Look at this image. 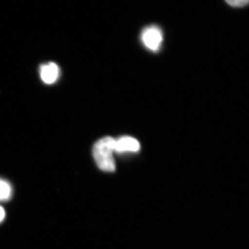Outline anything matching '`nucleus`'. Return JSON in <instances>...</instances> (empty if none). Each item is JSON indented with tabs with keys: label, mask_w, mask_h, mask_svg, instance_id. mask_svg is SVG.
I'll return each instance as SVG.
<instances>
[{
	"label": "nucleus",
	"mask_w": 249,
	"mask_h": 249,
	"mask_svg": "<svg viewBox=\"0 0 249 249\" xmlns=\"http://www.w3.org/2000/svg\"><path fill=\"white\" fill-rule=\"evenodd\" d=\"M5 217V211L2 207L0 206V223L4 221Z\"/></svg>",
	"instance_id": "obj_7"
},
{
	"label": "nucleus",
	"mask_w": 249,
	"mask_h": 249,
	"mask_svg": "<svg viewBox=\"0 0 249 249\" xmlns=\"http://www.w3.org/2000/svg\"><path fill=\"white\" fill-rule=\"evenodd\" d=\"M39 75L43 83L47 85H52L57 82L60 77V68L53 62L42 64L39 68Z\"/></svg>",
	"instance_id": "obj_3"
},
{
	"label": "nucleus",
	"mask_w": 249,
	"mask_h": 249,
	"mask_svg": "<svg viewBox=\"0 0 249 249\" xmlns=\"http://www.w3.org/2000/svg\"><path fill=\"white\" fill-rule=\"evenodd\" d=\"M141 39L143 45L149 51L157 52L163 42L162 31L157 26H149L143 30Z\"/></svg>",
	"instance_id": "obj_2"
},
{
	"label": "nucleus",
	"mask_w": 249,
	"mask_h": 249,
	"mask_svg": "<svg viewBox=\"0 0 249 249\" xmlns=\"http://www.w3.org/2000/svg\"><path fill=\"white\" fill-rule=\"evenodd\" d=\"M227 4L233 7H243L248 5L249 0H225Z\"/></svg>",
	"instance_id": "obj_6"
},
{
	"label": "nucleus",
	"mask_w": 249,
	"mask_h": 249,
	"mask_svg": "<svg viewBox=\"0 0 249 249\" xmlns=\"http://www.w3.org/2000/svg\"><path fill=\"white\" fill-rule=\"evenodd\" d=\"M116 140L105 137L95 143L93 148V156L97 166L102 171L113 172L116 170L113 156Z\"/></svg>",
	"instance_id": "obj_1"
},
{
	"label": "nucleus",
	"mask_w": 249,
	"mask_h": 249,
	"mask_svg": "<svg viewBox=\"0 0 249 249\" xmlns=\"http://www.w3.org/2000/svg\"><path fill=\"white\" fill-rule=\"evenodd\" d=\"M140 148L139 142L131 137L124 136L116 140V143H115V151L116 152H137Z\"/></svg>",
	"instance_id": "obj_4"
},
{
	"label": "nucleus",
	"mask_w": 249,
	"mask_h": 249,
	"mask_svg": "<svg viewBox=\"0 0 249 249\" xmlns=\"http://www.w3.org/2000/svg\"><path fill=\"white\" fill-rule=\"evenodd\" d=\"M12 195V186L7 180L0 178V201H7Z\"/></svg>",
	"instance_id": "obj_5"
}]
</instances>
